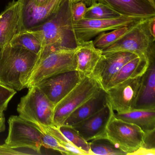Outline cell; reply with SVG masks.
Listing matches in <instances>:
<instances>
[{
  "instance_id": "1",
  "label": "cell",
  "mask_w": 155,
  "mask_h": 155,
  "mask_svg": "<svg viewBox=\"0 0 155 155\" xmlns=\"http://www.w3.org/2000/svg\"><path fill=\"white\" fill-rule=\"evenodd\" d=\"M71 5V0H64L51 17L31 29L35 31L41 41L42 49L40 53L61 49L75 50L77 48L78 42L72 28Z\"/></svg>"
},
{
  "instance_id": "2",
  "label": "cell",
  "mask_w": 155,
  "mask_h": 155,
  "mask_svg": "<svg viewBox=\"0 0 155 155\" xmlns=\"http://www.w3.org/2000/svg\"><path fill=\"white\" fill-rule=\"evenodd\" d=\"M38 55L7 44L0 56V83L17 91L27 88Z\"/></svg>"
},
{
  "instance_id": "3",
  "label": "cell",
  "mask_w": 155,
  "mask_h": 155,
  "mask_svg": "<svg viewBox=\"0 0 155 155\" xmlns=\"http://www.w3.org/2000/svg\"><path fill=\"white\" fill-rule=\"evenodd\" d=\"M147 19L137 22L120 39L102 50V54L126 51L146 59L149 62L155 61V39L149 31Z\"/></svg>"
},
{
  "instance_id": "4",
  "label": "cell",
  "mask_w": 155,
  "mask_h": 155,
  "mask_svg": "<svg viewBox=\"0 0 155 155\" xmlns=\"http://www.w3.org/2000/svg\"><path fill=\"white\" fill-rule=\"evenodd\" d=\"M21 99L17 107L19 116L40 129L53 126L54 104L36 85Z\"/></svg>"
},
{
  "instance_id": "5",
  "label": "cell",
  "mask_w": 155,
  "mask_h": 155,
  "mask_svg": "<svg viewBox=\"0 0 155 155\" xmlns=\"http://www.w3.org/2000/svg\"><path fill=\"white\" fill-rule=\"evenodd\" d=\"M76 69L75 49H61L41 53L30 77L27 88L51 76Z\"/></svg>"
},
{
  "instance_id": "6",
  "label": "cell",
  "mask_w": 155,
  "mask_h": 155,
  "mask_svg": "<svg viewBox=\"0 0 155 155\" xmlns=\"http://www.w3.org/2000/svg\"><path fill=\"white\" fill-rule=\"evenodd\" d=\"M8 122L5 145L14 149H27L41 154L43 132L38 127L19 116H11Z\"/></svg>"
},
{
  "instance_id": "7",
  "label": "cell",
  "mask_w": 155,
  "mask_h": 155,
  "mask_svg": "<svg viewBox=\"0 0 155 155\" xmlns=\"http://www.w3.org/2000/svg\"><path fill=\"white\" fill-rule=\"evenodd\" d=\"M144 136V131L139 127L117 118L113 112L103 137L108 139L127 155H130L142 146Z\"/></svg>"
},
{
  "instance_id": "8",
  "label": "cell",
  "mask_w": 155,
  "mask_h": 155,
  "mask_svg": "<svg viewBox=\"0 0 155 155\" xmlns=\"http://www.w3.org/2000/svg\"><path fill=\"white\" fill-rule=\"evenodd\" d=\"M101 87L92 77L84 76L79 83L54 107L53 124L63 125L66 119L81 104L95 94Z\"/></svg>"
},
{
  "instance_id": "9",
  "label": "cell",
  "mask_w": 155,
  "mask_h": 155,
  "mask_svg": "<svg viewBox=\"0 0 155 155\" xmlns=\"http://www.w3.org/2000/svg\"><path fill=\"white\" fill-rule=\"evenodd\" d=\"M141 20L126 16L107 19H84L78 22H72V28L78 44L91 40L102 32L129 26Z\"/></svg>"
},
{
  "instance_id": "10",
  "label": "cell",
  "mask_w": 155,
  "mask_h": 155,
  "mask_svg": "<svg viewBox=\"0 0 155 155\" xmlns=\"http://www.w3.org/2000/svg\"><path fill=\"white\" fill-rule=\"evenodd\" d=\"M83 77L77 70L71 71L46 78L35 85L55 106L79 83Z\"/></svg>"
},
{
  "instance_id": "11",
  "label": "cell",
  "mask_w": 155,
  "mask_h": 155,
  "mask_svg": "<svg viewBox=\"0 0 155 155\" xmlns=\"http://www.w3.org/2000/svg\"><path fill=\"white\" fill-rule=\"evenodd\" d=\"M142 77L127 80L106 91L114 113H125L133 109Z\"/></svg>"
},
{
  "instance_id": "12",
  "label": "cell",
  "mask_w": 155,
  "mask_h": 155,
  "mask_svg": "<svg viewBox=\"0 0 155 155\" xmlns=\"http://www.w3.org/2000/svg\"><path fill=\"white\" fill-rule=\"evenodd\" d=\"M138 56L126 51L102 54L91 77L106 91L111 79L127 62Z\"/></svg>"
},
{
  "instance_id": "13",
  "label": "cell",
  "mask_w": 155,
  "mask_h": 155,
  "mask_svg": "<svg viewBox=\"0 0 155 155\" xmlns=\"http://www.w3.org/2000/svg\"><path fill=\"white\" fill-rule=\"evenodd\" d=\"M21 6L22 31L43 23L59 8L64 0H50L43 6L35 5L31 0H18Z\"/></svg>"
},
{
  "instance_id": "14",
  "label": "cell",
  "mask_w": 155,
  "mask_h": 155,
  "mask_svg": "<svg viewBox=\"0 0 155 155\" xmlns=\"http://www.w3.org/2000/svg\"><path fill=\"white\" fill-rule=\"evenodd\" d=\"M113 112L108 102L102 109L72 127L87 142L103 137Z\"/></svg>"
},
{
  "instance_id": "15",
  "label": "cell",
  "mask_w": 155,
  "mask_h": 155,
  "mask_svg": "<svg viewBox=\"0 0 155 155\" xmlns=\"http://www.w3.org/2000/svg\"><path fill=\"white\" fill-rule=\"evenodd\" d=\"M22 31L21 6L13 1L0 14V47L9 44Z\"/></svg>"
},
{
  "instance_id": "16",
  "label": "cell",
  "mask_w": 155,
  "mask_h": 155,
  "mask_svg": "<svg viewBox=\"0 0 155 155\" xmlns=\"http://www.w3.org/2000/svg\"><path fill=\"white\" fill-rule=\"evenodd\" d=\"M122 16L139 19L155 16V8L146 0H97Z\"/></svg>"
},
{
  "instance_id": "17",
  "label": "cell",
  "mask_w": 155,
  "mask_h": 155,
  "mask_svg": "<svg viewBox=\"0 0 155 155\" xmlns=\"http://www.w3.org/2000/svg\"><path fill=\"white\" fill-rule=\"evenodd\" d=\"M102 55V51L94 46L93 41L78 43L75 49L76 70L82 77H91Z\"/></svg>"
},
{
  "instance_id": "18",
  "label": "cell",
  "mask_w": 155,
  "mask_h": 155,
  "mask_svg": "<svg viewBox=\"0 0 155 155\" xmlns=\"http://www.w3.org/2000/svg\"><path fill=\"white\" fill-rule=\"evenodd\" d=\"M133 109H155V61L142 76Z\"/></svg>"
},
{
  "instance_id": "19",
  "label": "cell",
  "mask_w": 155,
  "mask_h": 155,
  "mask_svg": "<svg viewBox=\"0 0 155 155\" xmlns=\"http://www.w3.org/2000/svg\"><path fill=\"white\" fill-rule=\"evenodd\" d=\"M108 102L107 91L101 88L91 97L74 110L67 117L63 125L72 126L86 119L102 109Z\"/></svg>"
},
{
  "instance_id": "20",
  "label": "cell",
  "mask_w": 155,
  "mask_h": 155,
  "mask_svg": "<svg viewBox=\"0 0 155 155\" xmlns=\"http://www.w3.org/2000/svg\"><path fill=\"white\" fill-rule=\"evenodd\" d=\"M149 63L146 59L139 57L130 61L121 68L109 82L106 91L127 80L143 76Z\"/></svg>"
},
{
  "instance_id": "21",
  "label": "cell",
  "mask_w": 155,
  "mask_h": 155,
  "mask_svg": "<svg viewBox=\"0 0 155 155\" xmlns=\"http://www.w3.org/2000/svg\"><path fill=\"white\" fill-rule=\"evenodd\" d=\"M114 114L117 118L137 125L144 131L155 129V109H133Z\"/></svg>"
},
{
  "instance_id": "22",
  "label": "cell",
  "mask_w": 155,
  "mask_h": 155,
  "mask_svg": "<svg viewBox=\"0 0 155 155\" xmlns=\"http://www.w3.org/2000/svg\"><path fill=\"white\" fill-rule=\"evenodd\" d=\"M16 48L29 51L38 55L42 49L39 38L33 30L22 31L16 35L9 43Z\"/></svg>"
},
{
  "instance_id": "23",
  "label": "cell",
  "mask_w": 155,
  "mask_h": 155,
  "mask_svg": "<svg viewBox=\"0 0 155 155\" xmlns=\"http://www.w3.org/2000/svg\"><path fill=\"white\" fill-rule=\"evenodd\" d=\"M137 23L116 29L107 33L104 32L100 33L93 41L94 46L101 50L108 48L127 34Z\"/></svg>"
},
{
  "instance_id": "24",
  "label": "cell",
  "mask_w": 155,
  "mask_h": 155,
  "mask_svg": "<svg viewBox=\"0 0 155 155\" xmlns=\"http://www.w3.org/2000/svg\"><path fill=\"white\" fill-rule=\"evenodd\" d=\"M88 143L91 155H127L106 138H99L93 140Z\"/></svg>"
},
{
  "instance_id": "25",
  "label": "cell",
  "mask_w": 155,
  "mask_h": 155,
  "mask_svg": "<svg viewBox=\"0 0 155 155\" xmlns=\"http://www.w3.org/2000/svg\"><path fill=\"white\" fill-rule=\"evenodd\" d=\"M122 15L105 4L97 2L87 8L85 19H107L122 17Z\"/></svg>"
},
{
  "instance_id": "26",
  "label": "cell",
  "mask_w": 155,
  "mask_h": 155,
  "mask_svg": "<svg viewBox=\"0 0 155 155\" xmlns=\"http://www.w3.org/2000/svg\"><path fill=\"white\" fill-rule=\"evenodd\" d=\"M40 129L42 131L49 133L54 137L59 143L68 150L69 155H87L86 152L77 147L69 141L60 131L58 128L55 125L43 127Z\"/></svg>"
},
{
  "instance_id": "27",
  "label": "cell",
  "mask_w": 155,
  "mask_h": 155,
  "mask_svg": "<svg viewBox=\"0 0 155 155\" xmlns=\"http://www.w3.org/2000/svg\"><path fill=\"white\" fill-rule=\"evenodd\" d=\"M57 127L63 136L74 146L86 152L87 155H91L88 142L85 140L72 126L63 125Z\"/></svg>"
},
{
  "instance_id": "28",
  "label": "cell",
  "mask_w": 155,
  "mask_h": 155,
  "mask_svg": "<svg viewBox=\"0 0 155 155\" xmlns=\"http://www.w3.org/2000/svg\"><path fill=\"white\" fill-rule=\"evenodd\" d=\"M42 131V130H41ZM42 146L46 148L56 150L62 155H69L68 150L62 147L56 138L48 132L43 131Z\"/></svg>"
},
{
  "instance_id": "29",
  "label": "cell",
  "mask_w": 155,
  "mask_h": 155,
  "mask_svg": "<svg viewBox=\"0 0 155 155\" xmlns=\"http://www.w3.org/2000/svg\"><path fill=\"white\" fill-rule=\"evenodd\" d=\"M16 91L0 83V111L4 112L14 95Z\"/></svg>"
},
{
  "instance_id": "30",
  "label": "cell",
  "mask_w": 155,
  "mask_h": 155,
  "mask_svg": "<svg viewBox=\"0 0 155 155\" xmlns=\"http://www.w3.org/2000/svg\"><path fill=\"white\" fill-rule=\"evenodd\" d=\"M87 9V6L82 2L71 3V13L72 21L78 22L85 19Z\"/></svg>"
},
{
  "instance_id": "31",
  "label": "cell",
  "mask_w": 155,
  "mask_h": 155,
  "mask_svg": "<svg viewBox=\"0 0 155 155\" xmlns=\"http://www.w3.org/2000/svg\"><path fill=\"white\" fill-rule=\"evenodd\" d=\"M141 147L148 150H155V129L145 131Z\"/></svg>"
},
{
  "instance_id": "32",
  "label": "cell",
  "mask_w": 155,
  "mask_h": 155,
  "mask_svg": "<svg viewBox=\"0 0 155 155\" xmlns=\"http://www.w3.org/2000/svg\"><path fill=\"white\" fill-rule=\"evenodd\" d=\"M30 151L35 152V151L31 150H26V149L22 150V149H12L10 147H8L5 144L3 145H0V155H28V154L29 155V154L26 151L30 152ZM31 153L33 155V153H31ZM37 153L38 154V153Z\"/></svg>"
},
{
  "instance_id": "33",
  "label": "cell",
  "mask_w": 155,
  "mask_h": 155,
  "mask_svg": "<svg viewBox=\"0 0 155 155\" xmlns=\"http://www.w3.org/2000/svg\"><path fill=\"white\" fill-rule=\"evenodd\" d=\"M147 25L150 35L155 39V16L147 19Z\"/></svg>"
},
{
  "instance_id": "34",
  "label": "cell",
  "mask_w": 155,
  "mask_h": 155,
  "mask_svg": "<svg viewBox=\"0 0 155 155\" xmlns=\"http://www.w3.org/2000/svg\"><path fill=\"white\" fill-rule=\"evenodd\" d=\"M155 150H148L140 147L130 155H155Z\"/></svg>"
},
{
  "instance_id": "35",
  "label": "cell",
  "mask_w": 155,
  "mask_h": 155,
  "mask_svg": "<svg viewBox=\"0 0 155 155\" xmlns=\"http://www.w3.org/2000/svg\"><path fill=\"white\" fill-rule=\"evenodd\" d=\"M5 130V118L4 113L0 111V132H2Z\"/></svg>"
},
{
  "instance_id": "36",
  "label": "cell",
  "mask_w": 155,
  "mask_h": 155,
  "mask_svg": "<svg viewBox=\"0 0 155 155\" xmlns=\"http://www.w3.org/2000/svg\"><path fill=\"white\" fill-rule=\"evenodd\" d=\"M71 1L72 3H76L79 2H82L86 4V6L88 7L97 2V0H71Z\"/></svg>"
},
{
  "instance_id": "37",
  "label": "cell",
  "mask_w": 155,
  "mask_h": 155,
  "mask_svg": "<svg viewBox=\"0 0 155 155\" xmlns=\"http://www.w3.org/2000/svg\"><path fill=\"white\" fill-rule=\"evenodd\" d=\"M31 1L35 5L41 6L47 4L50 0H31Z\"/></svg>"
},
{
  "instance_id": "38",
  "label": "cell",
  "mask_w": 155,
  "mask_h": 155,
  "mask_svg": "<svg viewBox=\"0 0 155 155\" xmlns=\"http://www.w3.org/2000/svg\"><path fill=\"white\" fill-rule=\"evenodd\" d=\"M149 2L152 7L155 8V0H146Z\"/></svg>"
},
{
  "instance_id": "39",
  "label": "cell",
  "mask_w": 155,
  "mask_h": 155,
  "mask_svg": "<svg viewBox=\"0 0 155 155\" xmlns=\"http://www.w3.org/2000/svg\"><path fill=\"white\" fill-rule=\"evenodd\" d=\"M3 47H0V56H1V54L2 51Z\"/></svg>"
},
{
  "instance_id": "40",
  "label": "cell",
  "mask_w": 155,
  "mask_h": 155,
  "mask_svg": "<svg viewBox=\"0 0 155 155\" xmlns=\"http://www.w3.org/2000/svg\"><path fill=\"white\" fill-rule=\"evenodd\" d=\"M0 133H1V132H0Z\"/></svg>"
}]
</instances>
